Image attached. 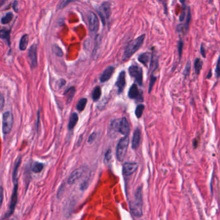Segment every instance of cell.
Here are the masks:
<instances>
[{
	"label": "cell",
	"mask_w": 220,
	"mask_h": 220,
	"mask_svg": "<svg viewBox=\"0 0 220 220\" xmlns=\"http://www.w3.org/2000/svg\"><path fill=\"white\" fill-rule=\"evenodd\" d=\"M151 59V54L148 52H145L143 54L139 55V56L138 57V61L141 63L144 64L145 67H147Z\"/></svg>",
	"instance_id": "obj_18"
},
{
	"label": "cell",
	"mask_w": 220,
	"mask_h": 220,
	"mask_svg": "<svg viewBox=\"0 0 220 220\" xmlns=\"http://www.w3.org/2000/svg\"><path fill=\"white\" fill-rule=\"evenodd\" d=\"M21 158L20 156L17 158V159L16 160L14 171H13L12 180H13V182H14V183L17 182V173H18V169L21 164Z\"/></svg>",
	"instance_id": "obj_20"
},
{
	"label": "cell",
	"mask_w": 220,
	"mask_h": 220,
	"mask_svg": "<svg viewBox=\"0 0 220 220\" xmlns=\"http://www.w3.org/2000/svg\"><path fill=\"white\" fill-rule=\"evenodd\" d=\"M12 18H13V14L11 12H8L2 18V23L4 25L9 23L12 21Z\"/></svg>",
	"instance_id": "obj_28"
},
{
	"label": "cell",
	"mask_w": 220,
	"mask_h": 220,
	"mask_svg": "<svg viewBox=\"0 0 220 220\" xmlns=\"http://www.w3.org/2000/svg\"><path fill=\"white\" fill-rule=\"evenodd\" d=\"M53 50H54V52L55 53V54L56 55H58L59 57H61L63 55V52L58 46L54 45L53 46Z\"/></svg>",
	"instance_id": "obj_32"
},
{
	"label": "cell",
	"mask_w": 220,
	"mask_h": 220,
	"mask_svg": "<svg viewBox=\"0 0 220 220\" xmlns=\"http://www.w3.org/2000/svg\"><path fill=\"white\" fill-rule=\"evenodd\" d=\"M96 133H95V132H94V133H92L90 135L89 139H88V143L90 144L93 143L94 142L95 139H96Z\"/></svg>",
	"instance_id": "obj_37"
},
{
	"label": "cell",
	"mask_w": 220,
	"mask_h": 220,
	"mask_svg": "<svg viewBox=\"0 0 220 220\" xmlns=\"http://www.w3.org/2000/svg\"><path fill=\"white\" fill-rule=\"evenodd\" d=\"M129 144V136H125L119 141L116 148V158L120 162H122L125 159Z\"/></svg>",
	"instance_id": "obj_3"
},
{
	"label": "cell",
	"mask_w": 220,
	"mask_h": 220,
	"mask_svg": "<svg viewBox=\"0 0 220 220\" xmlns=\"http://www.w3.org/2000/svg\"><path fill=\"white\" fill-rule=\"evenodd\" d=\"M101 95H102V90H101L100 87L96 86L94 89L93 91H92V99H93L94 101L98 100L100 98Z\"/></svg>",
	"instance_id": "obj_24"
},
{
	"label": "cell",
	"mask_w": 220,
	"mask_h": 220,
	"mask_svg": "<svg viewBox=\"0 0 220 220\" xmlns=\"http://www.w3.org/2000/svg\"><path fill=\"white\" fill-rule=\"evenodd\" d=\"M138 167L136 162H125L123 166V173L125 176H130L137 170Z\"/></svg>",
	"instance_id": "obj_10"
},
{
	"label": "cell",
	"mask_w": 220,
	"mask_h": 220,
	"mask_svg": "<svg viewBox=\"0 0 220 220\" xmlns=\"http://www.w3.org/2000/svg\"><path fill=\"white\" fill-rule=\"evenodd\" d=\"M145 39V34L141 35L138 37L134 40L130 41L127 45L123 54L122 58L124 60L129 59L131 56H133L137 52L140 47L142 46Z\"/></svg>",
	"instance_id": "obj_2"
},
{
	"label": "cell",
	"mask_w": 220,
	"mask_h": 220,
	"mask_svg": "<svg viewBox=\"0 0 220 220\" xmlns=\"http://www.w3.org/2000/svg\"><path fill=\"white\" fill-rule=\"evenodd\" d=\"M28 56L30 67L32 68L37 67L38 65V55H37V46L34 44L30 46L28 52Z\"/></svg>",
	"instance_id": "obj_9"
},
{
	"label": "cell",
	"mask_w": 220,
	"mask_h": 220,
	"mask_svg": "<svg viewBox=\"0 0 220 220\" xmlns=\"http://www.w3.org/2000/svg\"><path fill=\"white\" fill-rule=\"evenodd\" d=\"M129 97L131 99L143 100L142 93L139 91L138 86L135 84L130 88L129 91Z\"/></svg>",
	"instance_id": "obj_14"
},
{
	"label": "cell",
	"mask_w": 220,
	"mask_h": 220,
	"mask_svg": "<svg viewBox=\"0 0 220 220\" xmlns=\"http://www.w3.org/2000/svg\"><path fill=\"white\" fill-rule=\"evenodd\" d=\"M179 1H180V2H181L183 4V5H184L185 1V0H179Z\"/></svg>",
	"instance_id": "obj_46"
},
{
	"label": "cell",
	"mask_w": 220,
	"mask_h": 220,
	"mask_svg": "<svg viewBox=\"0 0 220 220\" xmlns=\"http://www.w3.org/2000/svg\"><path fill=\"white\" fill-rule=\"evenodd\" d=\"M200 52H201V54L202 56H203V58H205V48L203 47V45H201Z\"/></svg>",
	"instance_id": "obj_42"
},
{
	"label": "cell",
	"mask_w": 220,
	"mask_h": 220,
	"mask_svg": "<svg viewBox=\"0 0 220 220\" xmlns=\"http://www.w3.org/2000/svg\"><path fill=\"white\" fill-rule=\"evenodd\" d=\"M190 70H191V61H188L186 66H185V68L184 70V72H183V75L185 77H187L188 75L189 74V72H190Z\"/></svg>",
	"instance_id": "obj_33"
},
{
	"label": "cell",
	"mask_w": 220,
	"mask_h": 220,
	"mask_svg": "<svg viewBox=\"0 0 220 220\" xmlns=\"http://www.w3.org/2000/svg\"><path fill=\"white\" fill-rule=\"evenodd\" d=\"M185 8L184 7V8H183L182 9V12L181 15L179 16V19L180 21H183L185 19Z\"/></svg>",
	"instance_id": "obj_40"
},
{
	"label": "cell",
	"mask_w": 220,
	"mask_h": 220,
	"mask_svg": "<svg viewBox=\"0 0 220 220\" xmlns=\"http://www.w3.org/2000/svg\"><path fill=\"white\" fill-rule=\"evenodd\" d=\"M119 133L124 136H129L130 133V126L125 117L122 118L119 122Z\"/></svg>",
	"instance_id": "obj_11"
},
{
	"label": "cell",
	"mask_w": 220,
	"mask_h": 220,
	"mask_svg": "<svg viewBox=\"0 0 220 220\" xmlns=\"http://www.w3.org/2000/svg\"><path fill=\"white\" fill-rule=\"evenodd\" d=\"M130 207L131 212L135 217H142L143 215V192L142 187L141 186L136 191Z\"/></svg>",
	"instance_id": "obj_1"
},
{
	"label": "cell",
	"mask_w": 220,
	"mask_h": 220,
	"mask_svg": "<svg viewBox=\"0 0 220 220\" xmlns=\"http://www.w3.org/2000/svg\"><path fill=\"white\" fill-rule=\"evenodd\" d=\"M112 155H111V149H108V150L107 151V153H105V161L106 162H110L111 160V157Z\"/></svg>",
	"instance_id": "obj_36"
},
{
	"label": "cell",
	"mask_w": 220,
	"mask_h": 220,
	"mask_svg": "<svg viewBox=\"0 0 220 220\" xmlns=\"http://www.w3.org/2000/svg\"><path fill=\"white\" fill-rule=\"evenodd\" d=\"M183 42L180 40L178 42V54H179V58H181L182 52H183Z\"/></svg>",
	"instance_id": "obj_35"
},
{
	"label": "cell",
	"mask_w": 220,
	"mask_h": 220,
	"mask_svg": "<svg viewBox=\"0 0 220 220\" xmlns=\"http://www.w3.org/2000/svg\"><path fill=\"white\" fill-rule=\"evenodd\" d=\"M29 38L27 34H25L21 37L20 42V49L22 51H24L27 49V47L29 44Z\"/></svg>",
	"instance_id": "obj_21"
},
{
	"label": "cell",
	"mask_w": 220,
	"mask_h": 220,
	"mask_svg": "<svg viewBox=\"0 0 220 220\" xmlns=\"http://www.w3.org/2000/svg\"><path fill=\"white\" fill-rule=\"evenodd\" d=\"M86 171L87 168L83 166L74 170L69 176L67 181L68 184L72 185L74 183H76L79 179H80L83 177V175L86 172Z\"/></svg>",
	"instance_id": "obj_8"
},
{
	"label": "cell",
	"mask_w": 220,
	"mask_h": 220,
	"mask_svg": "<svg viewBox=\"0 0 220 220\" xmlns=\"http://www.w3.org/2000/svg\"><path fill=\"white\" fill-rule=\"evenodd\" d=\"M125 72L122 71L119 74L117 81L116 82V86L118 88V94H121L124 91L125 86L126 85V79H125Z\"/></svg>",
	"instance_id": "obj_13"
},
{
	"label": "cell",
	"mask_w": 220,
	"mask_h": 220,
	"mask_svg": "<svg viewBox=\"0 0 220 220\" xmlns=\"http://www.w3.org/2000/svg\"><path fill=\"white\" fill-rule=\"evenodd\" d=\"M4 104H5V98L4 96L0 94V111H2L4 107Z\"/></svg>",
	"instance_id": "obj_38"
},
{
	"label": "cell",
	"mask_w": 220,
	"mask_h": 220,
	"mask_svg": "<svg viewBox=\"0 0 220 220\" xmlns=\"http://www.w3.org/2000/svg\"><path fill=\"white\" fill-rule=\"evenodd\" d=\"M145 109V106L143 104L138 105L135 110V115L137 118H140L142 116L143 110Z\"/></svg>",
	"instance_id": "obj_29"
},
{
	"label": "cell",
	"mask_w": 220,
	"mask_h": 220,
	"mask_svg": "<svg viewBox=\"0 0 220 220\" xmlns=\"http://www.w3.org/2000/svg\"><path fill=\"white\" fill-rule=\"evenodd\" d=\"M119 122L120 120H114L111 122L109 127V135L111 136H116V135L119 133Z\"/></svg>",
	"instance_id": "obj_16"
},
{
	"label": "cell",
	"mask_w": 220,
	"mask_h": 220,
	"mask_svg": "<svg viewBox=\"0 0 220 220\" xmlns=\"http://www.w3.org/2000/svg\"><path fill=\"white\" fill-rule=\"evenodd\" d=\"M10 34L11 30H8L5 29H3L0 30V38L3 39H6V40L9 43L10 42Z\"/></svg>",
	"instance_id": "obj_25"
},
{
	"label": "cell",
	"mask_w": 220,
	"mask_h": 220,
	"mask_svg": "<svg viewBox=\"0 0 220 220\" xmlns=\"http://www.w3.org/2000/svg\"><path fill=\"white\" fill-rule=\"evenodd\" d=\"M43 164H42L41 163H35L34 164V165L32 166V171L35 173H40L41 171L43 170Z\"/></svg>",
	"instance_id": "obj_30"
},
{
	"label": "cell",
	"mask_w": 220,
	"mask_h": 220,
	"mask_svg": "<svg viewBox=\"0 0 220 220\" xmlns=\"http://www.w3.org/2000/svg\"><path fill=\"white\" fill-rule=\"evenodd\" d=\"M87 18L90 32L92 33H96L99 27V21L98 16L94 12L90 11L88 13Z\"/></svg>",
	"instance_id": "obj_6"
},
{
	"label": "cell",
	"mask_w": 220,
	"mask_h": 220,
	"mask_svg": "<svg viewBox=\"0 0 220 220\" xmlns=\"http://www.w3.org/2000/svg\"><path fill=\"white\" fill-rule=\"evenodd\" d=\"M156 79H157V77L154 76L153 73H152L151 78V81H150V85H149V93H151V92L152 87H153L154 85V83L156 81Z\"/></svg>",
	"instance_id": "obj_34"
},
{
	"label": "cell",
	"mask_w": 220,
	"mask_h": 220,
	"mask_svg": "<svg viewBox=\"0 0 220 220\" xmlns=\"http://www.w3.org/2000/svg\"><path fill=\"white\" fill-rule=\"evenodd\" d=\"M202 67H203V61L200 58H196L194 61V69L195 72L197 75L200 74Z\"/></svg>",
	"instance_id": "obj_23"
},
{
	"label": "cell",
	"mask_w": 220,
	"mask_h": 220,
	"mask_svg": "<svg viewBox=\"0 0 220 220\" xmlns=\"http://www.w3.org/2000/svg\"><path fill=\"white\" fill-rule=\"evenodd\" d=\"M98 14L102 19L103 26L105 25V20L108 19L111 15V6L108 2H103L98 10Z\"/></svg>",
	"instance_id": "obj_5"
},
{
	"label": "cell",
	"mask_w": 220,
	"mask_h": 220,
	"mask_svg": "<svg viewBox=\"0 0 220 220\" xmlns=\"http://www.w3.org/2000/svg\"><path fill=\"white\" fill-rule=\"evenodd\" d=\"M219 59H218V62H217V64H216V68H215V73H216V75H217V77H218L219 76Z\"/></svg>",
	"instance_id": "obj_41"
},
{
	"label": "cell",
	"mask_w": 220,
	"mask_h": 220,
	"mask_svg": "<svg viewBox=\"0 0 220 220\" xmlns=\"http://www.w3.org/2000/svg\"><path fill=\"white\" fill-rule=\"evenodd\" d=\"M130 76L135 79L136 81L140 86L143 83V72L142 69L137 65H133L129 68Z\"/></svg>",
	"instance_id": "obj_7"
},
{
	"label": "cell",
	"mask_w": 220,
	"mask_h": 220,
	"mask_svg": "<svg viewBox=\"0 0 220 220\" xmlns=\"http://www.w3.org/2000/svg\"><path fill=\"white\" fill-rule=\"evenodd\" d=\"M76 90L74 88V87H71L69 89H68L67 91H65V95L67 97V103H70L71 102L72 99L74 97V94H75Z\"/></svg>",
	"instance_id": "obj_22"
},
{
	"label": "cell",
	"mask_w": 220,
	"mask_h": 220,
	"mask_svg": "<svg viewBox=\"0 0 220 220\" xmlns=\"http://www.w3.org/2000/svg\"><path fill=\"white\" fill-rule=\"evenodd\" d=\"M17 7H18V3H17V1H15L14 3V5H13V8H14V9L16 12L18 11V8H17Z\"/></svg>",
	"instance_id": "obj_43"
},
{
	"label": "cell",
	"mask_w": 220,
	"mask_h": 220,
	"mask_svg": "<svg viewBox=\"0 0 220 220\" xmlns=\"http://www.w3.org/2000/svg\"><path fill=\"white\" fill-rule=\"evenodd\" d=\"M197 142L196 141V140H194V147H196V146H197Z\"/></svg>",
	"instance_id": "obj_45"
},
{
	"label": "cell",
	"mask_w": 220,
	"mask_h": 220,
	"mask_svg": "<svg viewBox=\"0 0 220 220\" xmlns=\"http://www.w3.org/2000/svg\"><path fill=\"white\" fill-rule=\"evenodd\" d=\"M3 200V188L0 187V209L2 207Z\"/></svg>",
	"instance_id": "obj_39"
},
{
	"label": "cell",
	"mask_w": 220,
	"mask_h": 220,
	"mask_svg": "<svg viewBox=\"0 0 220 220\" xmlns=\"http://www.w3.org/2000/svg\"><path fill=\"white\" fill-rule=\"evenodd\" d=\"M141 140V131L139 129H136L133 134V141H132V147L134 149H137L140 144Z\"/></svg>",
	"instance_id": "obj_17"
},
{
	"label": "cell",
	"mask_w": 220,
	"mask_h": 220,
	"mask_svg": "<svg viewBox=\"0 0 220 220\" xmlns=\"http://www.w3.org/2000/svg\"><path fill=\"white\" fill-rule=\"evenodd\" d=\"M191 19V12L190 7H188V8L187 16V19H186L185 23V25H184V29H185V30L186 33H187L188 31V29H189V23H190Z\"/></svg>",
	"instance_id": "obj_27"
},
{
	"label": "cell",
	"mask_w": 220,
	"mask_h": 220,
	"mask_svg": "<svg viewBox=\"0 0 220 220\" xmlns=\"http://www.w3.org/2000/svg\"><path fill=\"white\" fill-rule=\"evenodd\" d=\"M13 122H14V118H13V115L11 112L6 111L5 113H4L2 122V129L3 133L4 134L7 135L11 131Z\"/></svg>",
	"instance_id": "obj_4"
},
{
	"label": "cell",
	"mask_w": 220,
	"mask_h": 220,
	"mask_svg": "<svg viewBox=\"0 0 220 220\" xmlns=\"http://www.w3.org/2000/svg\"><path fill=\"white\" fill-rule=\"evenodd\" d=\"M87 103V99H85V98H83V99H81L80 100H79V102L77 104V106H76V109L78 110L79 111H82L84 110L85 106H86V104Z\"/></svg>",
	"instance_id": "obj_26"
},
{
	"label": "cell",
	"mask_w": 220,
	"mask_h": 220,
	"mask_svg": "<svg viewBox=\"0 0 220 220\" xmlns=\"http://www.w3.org/2000/svg\"><path fill=\"white\" fill-rule=\"evenodd\" d=\"M211 76H212V71H211V70H210L209 72L208 76H207V77H206V78L209 79L210 77H211Z\"/></svg>",
	"instance_id": "obj_44"
},
{
	"label": "cell",
	"mask_w": 220,
	"mask_h": 220,
	"mask_svg": "<svg viewBox=\"0 0 220 220\" xmlns=\"http://www.w3.org/2000/svg\"><path fill=\"white\" fill-rule=\"evenodd\" d=\"M76 1H78V0H62V1H61L59 4V5L58 7V9L59 10L63 9V8H64L65 7H67L69 3Z\"/></svg>",
	"instance_id": "obj_31"
},
{
	"label": "cell",
	"mask_w": 220,
	"mask_h": 220,
	"mask_svg": "<svg viewBox=\"0 0 220 220\" xmlns=\"http://www.w3.org/2000/svg\"><path fill=\"white\" fill-rule=\"evenodd\" d=\"M159 1H161V0H159Z\"/></svg>",
	"instance_id": "obj_48"
},
{
	"label": "cell",
	"mask_w": 220,
	"mask_h": 220,
	"mask_svg": "<svg viewBox=\"0 0 220 220\" xmlns=\"http://www.w3.org/2000/svg\"><path fill=\"white\" fill-rule=\"evenodd\" d=\"M78 121V115L76 113H73L71 116L70 117L69 124H68V128L69 130H72Z\"/></svg>",
	"instance_id": "obj_19"
},
{
	"label": "cell",
	"mask_w": 220,
	"mask_h": 220,
	"mask_svg": "<svg viewBox=\"0 0 220 220\" xmlns=\"http://www.w3.org/2000/svg\"><path fill=\"white\" fill-rule=\"evenodd\" d=\"M114 72V67L112 66H109L107 67L102 73L100 76V81L102 82H105L108 81L111 77H112V74Z\"/></svg>",
	"instance_id": "obj_15"
},
{
	"label": "cell",
	"mask_w": 220,
	"mask_h": 220,
	"mask_svg": "<svg viewBox=\"0 0 220 220\" xmlns=\"http://www.w3.org/2000/svg\"><path fill=\"white\" fill-rule=\"evenodd\" d=\"M17 190H18V185H17V182H14V189H13L12 195L11 196V201L10 204V209H9V214L8 215L11 216L15 210L16 205L17 204Z\"/></svg>",
	"instance_id": "obj_12"
},
{
	"label": "cell",
	"mask_w": 220,
	"mask_h": 220,
	"mask_svg": "<svg viewBox=\"0 0 220 220\" xmlns=\"http://www.w3.org/2000/svg\"><path fill=\"white\" fill-rule=\"evenodd\" d=\"M212 1V0H209V2H211Z\"/></svg>",
	"instance_id": "obj_47"
}]
</instances>
